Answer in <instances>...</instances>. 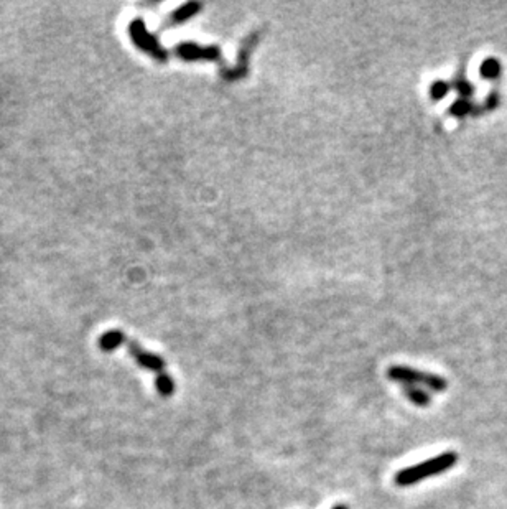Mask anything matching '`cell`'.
Returning a JSON list of instances; mask_svg holds the SVG:
<instances>
[{"instance_id": "6da1fadb", "label": "cell", "mask_w": 507, "mask_h": 509, "mask_svg": "<svg viewBox=\"0 0 507 509\" xmlns=\"http://www.w3.org/2000/svg\"><path fill=\"white\" fill-rule=\"evenodd\" d=\"M458 461V455L455 452H445L441 455L433 457V459L425 460L422 463L409 466V468L401 470L395 473V485L399 486H410L415 483L425 480V478H432L435 474H440L446 472V470L453 468Z\"/></svg>"}, {"instance_id": "7a4b0ae2", "label": "cell", "mask_w": 507, "mask_h": 509, "mask_svg": "<svg viewBox=\"0 0 507 509\" xmlns=\"http://www.w3.org/2000/svg\"><path fill=\"white\" fill-rule=\"evenodd\" d=\"M388 378L395 381V383H402L403 386H427L437 392H443L448 387V381L441 376L423 373V371L414 369L409 366H390L388 369Z\"/></svg>"}, {"instance_id": "3957f363", "label": "cell", "mask_w": 507, "mask_h": 509, "mask_svg": "<svg viewBox=\"0 0 507 509\" xmlns=\"http://www.w3.org/2000/svg\"><path fill=\"white\" fill-rule=\"evenodd\" d=\"M128 35H131L135 46H139L142 51H145L153 59L160 63L169 61V51L163 48L153 33L149 32L147 25L142 19L132 20L131 25H128Z\"/></svg>"}, {"instance_id": "277c9868", "label": "cell", "mask_w": 507, "mask_h": 509, "mask_svg": "<svg viewBox=\"0 0 507 509\" xmlns=\"http://www.w3.org/2000/svg\"><path fill=\"white\" fill-rule=\"evenodd\" d=\"M259 38H260V32H252L251 35H247L242 41H240V46L238 51V61H236V65L231 68H221V71H219V75H221L222 79L239 81V79L246 78L249 73V59H251L252 50L256 48L257 44H259Z\"/></svg>"}, {"instance_id": "5b68a950", "label": "cell", "mask_w": 507, "mask_h": 509, "mask_svg": "<svg viewBox=\"0 0 507 509\" xmlns=\"http://www.w3.org/2000/svg\"><path fill=\"white\" fill-rule=\"evenodd\" d=\"M173 53L183 61H221L222 53L221 48L216 45L201 46L193 41H182L175 46Z\"/></svg>"}, {"instance_id": "8992f818", "label": "cell", "mask_w": 507, "mask_h": 509, "mask_svg": "<svg viewBox=\"0 0 507 509\" xmlns=\"http://www.w3.org/2000/svg\"><path fill=\"white\" fill-rule=\"evenodd\" d=\"M126 345L128 348V353L132 354V358H134L142 367H145V369L153 371V373H158V374L165 373L166 363L162 356H158V354H155V353L145 352V349L142 348V346L137 343V341L127 340Z\"/></svg>"}, {"instance_id": "52a82bcc", "label": "cell", "mask_w": 507, "mask_h": 509, "mask_svg": "<svg viewBox=\"0 0 507 509\" xmlns=\"http://www.w3.org/2000/svg\"><path fill=\"white\" fill-rule=\"evenodd\" d=\"M201 3L200 2H188V3H183L182 7L176 8V10H173L169 17V20H166V25H170V27H175V25H180V23H184L186 20H190L195 17L196 14H200L201 10Z\"/></svg>"}, {"instance_id": "ba28073f", "label": "cell", "mask_w": 507, "mask_h": 509, "mask_svg": "<svg viewBox=\"0 0 507 509\" xmlns=\"http://www.w3.org/2000/svg\"><path fill=\"white\" fill-rule=\"evenodd\" d=\"M124 343H127V336L119 330L107 332L101 336V340H99V346H101V349H104V352H114V349H117L119 346H122Z\"/></svg>"}, {"instance_id": "9c48e42d", "label": "cell", "mask_w": 507, "mask_h": 509, "mask_svg": "<svg viewBox=\"0 0 507 509\" xmlns=\"http://www.w3.org/2000/svg\"><path fill=\"white\" fill-rule=\"evenodd\" d=\"M451 88L457 89V91L461 94L463 99H470L472 94H475V86L468 81L465 75V68H461V70L457 73V76L451 81Z\"/></svg>"}, {"instance_id": "30bf717a", "label": "cell", "mask_w": 507, "mask_h": 509, "mask_svg": "<svg viewBox=\"0 0 507 509\" xmlns=\"http://www.w3.org/2000/svg\"><path fill=\"white\" fill-rule=\"evenodd\" d=\"M479 75L483 76L484 79H489V81L499 78V75H501L499 59H496V58H486V59H484V61L481 63V66H479Z\"/></svg>"}, {"instance_id": "8fae6325", "label": "cell", "mask_w": 507, "mask_h": 509, "mask_svg": "<svg viewBox=\"0 0 507 509\" xmlns=\"http://www.w3.org/2000/svg\"><path fill=\"white\" fill-rule=\"evenodd\" d=\"M403 392H405L407 399L414 402L415 405H420V407H425V405H428L432 402V397H430L428 392L422 391V389L417 386H403Z\"/></svg>"}, {"instance_id": "7c38bea8", "label": "cell", "mask_w": 507, "mask_h": 509, "mask_svg": "<svg viewBox=\"0 0 507 509\" xmlns=\"http://www.w3.org/2000/svg\"><path fill=\"white\" fill-rule=\"evenodd\" d=\"M475 104L470 99H463V97H459L458 101H455L453 104H451V108L448 109V114L455 115V117H465V115L475 113Z\"/></svg>"}, {"instance_id": "4fadbf2b", "label": "cell", "mask_w": 507, "mask_h": 509, "mask_svg": "<svg viewBox=\"0 0 507 509\" xmlns=\"http://www.w3.org/2000/svg\"><path fill=\"white\" fill-rule=\"evenodd\" d=\"M155 384H157L158 392H160V396L163 397H170L175 392L173 379H171V376H169L166 373L158 374Z\"/></svg>"}, {"instance_id": "5bb4252c", "label": "cell", "mask_w": 507, "mask_h": 509, "mask_svg": "<svg viewBox=\"0 0 507 509\" xmlns=\"http://www.w3.org/2000/svg\"><path fill=\"white\" fill-rule=\"evenodd\" d=\"M450 89H451L450 83H446L443 79H437L435 83L430 86V96H432L433 101H441L443 97L448 96Z\"/></svg>"}, {"instance_id": "9a60e30c", "label": "cell", "mask_w": 507, "mask_h": 509, "mask_svg": "<svg viewBox=\"0 0 507 509\" xmlns=\"http://www.w3.org/2000/svg\"><path fill=\"white\" fill-rule=\"evenodd\" d=\"M497 106H499V93L494 89V91H491L488 94V97H486V101H484L483 108H481L479 111H475V114L483 113V111H492V109H496Z\"/></svg>"}, {"instance_id": "2e32d148", "label": "cell", "mask_w": 507, "mask_h": 509, "mask_svg": "<svg viewBox=\"0 0 507 509\" xmlns=\"http://www.w3.org/2000/svg\"><path fill=\"white\" fill-rule=\"evenodd\" d=\"M333 509H350L346 506V504H338V506H334Z\"/></svg>"}]
</instances>
